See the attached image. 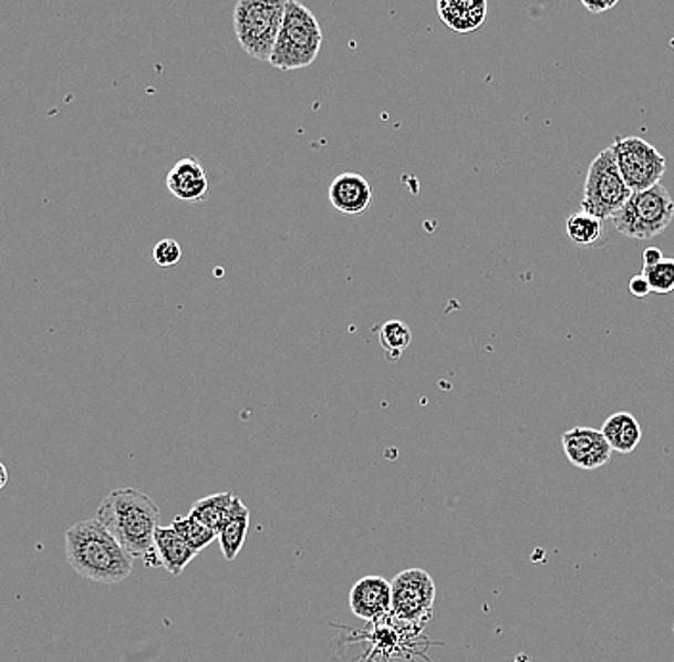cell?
Segmentation results:
<instances>
[{"label": "cell", "mask_w": 674, "mask_h": 662, "mask_svg": "<svg viewBox=\"0 0 674 662\" xmlns=\"http://www.w3.org/2000/svg\"><path fill=\"white\" fill-rule=\"evenodd\" d=\"M159 508L148 494L136 488H115L96 509V519L117 538V542L149 567L159 565L154 535L159 527Z\"/></svg>", "instance_id": "cell-1"}, {"label": "cell", "mask_w": 674, "mask_h": 662, "mask_svg": "<svg viewBox=\"0 0 674 662\" xmlns=\"http://www.w3.org/2000/svg\"><path fill=\"white\" fill-rule=\"evenodd\" d=\"M65 557L73 571L98 585H120L133 575L135 567V557L96 517L68 529Z\"/></svg>", "instance_id": "cell-2"}, {"label": "cell", "mask_w": 674, "mask_h": 662, "mask_svg": "<svg viewBox=\"0 0 674 662\" xmlns=\"http://www.w3.org/2000/svg\"><path fill=\"white\" fill-rule=\"evenodd\" d=\"M322 41L324 37L317 15L299 0H288L284 22L269 64L280 71L305 70L317 62Z\"/></svg>", "instance_id": "cell-3"}, {"label": "cell", "mask_w": 674, "mask_h": 662, "mask_svg": "<svg viewBox=\"0 0 674 662\" xmlns=\"http://www.w3.org/2000/svg\"><path fill=\"white\" fill-rule=\"evenodd\" d=\"M288 0H238L235 8L236 41L248 56L269 62L284 22Z\"/></svg>", "instance_id": "cell-4"}, {"label": "cell", "mask_w": 674, "mask_h": 662, "mask_svg": "<svg viewBox=\"0 0 674 662\" xmlns=\"http://www.w3.org/2000/svg\"><path fill=\"white\" fill-rule=\"evenodd\" d=\"M674 217V199L663 184L642 192H632L631 198L619 209L611 223L618 232L631 240H652L667 230Z\"/></svg>", "instance_id": "cell-5"}, {"label": "cell", "mask_w": 674, "mask_h": 662, "mask_svg": "<svg viewBox=\"0 0 674 662\" xmlns=\"http://www.w3.org/2000/svg\"><path fill=\"white\" fill-rule=\"evenodd\" d=\"M631 194L611 148L600 152L590 163L587 173L582 188V211L590 213L598 219H611L625 205L626 199L631 198Z\"/></svg>", "instance_id": "cell-6"}, {"label": "cell", "mask_w": 674, "mask_h": 662, "mask_svg": "<svg viewBox=\"0 0 674 662\" xmlns=\"http://www.w3.org/2000/svg\"><path fill=\"white\" fill-rule=\"evenodd\" d=\"M435 582L424 569H406L391 582V614L424 630L434 614Z\"/></svg>", "instance_id": "cell-7"}, {"label": "cell", "mask_w": 674, "mask_h": 662, "mask_svg": "<svg viewBox=\"0 0 674 662\" xmlns=\"http://www.w3.org/2000/svg\"><path fill=\"white\" fill-rule=\"evenodd\" d=\"M610 148L631 192L647 190L660 184L667 170L665 155L640 136L618 138Z\"/></svg>", "instance_id": "cell-8"}, {"label": "cell", "mask_w": 674, "mask_h": 662, "mask_svg": "<svg viewBox=\"0 0 674 662\" xmlns=\"http://www.w3.org/2000/svg\"><path fill=\"white\" fill-rule=\"evenodd\" d=\"M561 446L568 456L569 462L579 467V469H598L602 465L608 464L611 459L610 443L603 437L602 430H592V427H573L566 431L561 437Z\"/></svg>", "instance_id": "cell-9"}, {"label": "cell", "mask_w": 674, "mask_h": 662, "mask_svg": "<svg viewBox=\"0 0 674 662\" xmlns=\"http://www.w3.org/2000/svg\"><path fill=\"white\" fill-rule=\"evenodd\" d=\"M351 613L356 619L376 622L391 613V582L382 577H364L351 588Z\"/></svg>", "instance_id": "cell-10"}, {"label": "cell", "mask_w": 674, "mask_h": 662, "mask_svg": "<svg viewBox=\"0 0 674 662\" xmlns=\"http://www.w3.org/2000/svg\"><path fill=\"white\" fill-rule=\"evenodd\" d=\"M165 184L175 198L186 204H199L209 196V178L196 157H185L175 163Z\"/></svg>", "instance_id": "cell-11"}, {"label": "cell", "mask_w": 674, "mask_h": 662, "mask_svg": "<svg viewBox=\"0 0 674 662\" xmlns=\"http://www.w3.org/2000/svg\"><path fill=\"white\" fill-rule=\"evenodd\" d=\"M328 199L335 211L362 215L372 204V186L359 173H341L330 184Z\"/></svg>", "instance_id": "cell-12"}, {"label": "cell", "mask_w": 674, "mask_h": 662, "mask_svg": "<svg viewBox=\"0 0 674 662\" xmlns=\"http://www.w3.org/2000/svg\"><path fill=\"white\" fill-rule=\"evenodd\" d=\"M437 14L455 33H471L487 20V0H437Z\"/></svg>", "instance_id": "cell-13"}, {"label": "cell", "mask_w": 674, "mask_h": 662, "mask_svg": "<svg viewBox=\"0 0 674 662\" xmlns=\"http://www.w3.org/2000/svg\"><path fill=\"white\" fill-rule=\"evenodd\" d=\"M154 550L159 565L173 577H180L190 561H194V557L198 556L173 527H157Z\"/></svg>", "instance_id": "cell-14"}, {"label": "cell", "mask_w": 674, "mask_h": 662, "mask_svg": "<svg viewBox=\"0 0 674 662\" xmlns=\"http://www.w3.org/2000/svg\"><path fill=\"white\" fill-rule=\"evenodd\" d=\"M603 437L610 443L611 451L619 454H631L642 441V427L639 420L629 412H618L603 422Z\"/></svg>", "instance_id": "cell-15"}, {"label": "cell", "mask_w": 674, "mask_h": 662, "mask_svg": "<svg viewBox=\"0 0 674 662\" xmlns=\"http://www.w3.org/2000/svg\"><path fill=\"white\" fill-rule=\"evenodd\" d=\"M249 523H251L249 509L243 506L240 498H236L227 523L219 530L220 551L227 561H235L243 548L248 538Z\"/></svg>", "instance_id": "cell-16"}, {"label": "cell", "mask_w": 674, "mask_h": 662, "mask_svg": "<svg viewBox=\"0 0 674 662\" xmlns=\"http://www.w3.org/2000/svg\"><path fill=\"white\" fill-rule=\"evenodd\" d=\"M236 496L232 493H217L206 496L194 504L190 515L198 519L207 529L215 530L219 535L222 525L227 523L228 515L232 511Z\"/></svg>", "instance_id": "cell-17"}, {"label": "cell", "mask_w": 674, "mask_h": 662, "mask_svg": "<svg viewBox=\"0 0 674 662\" xmlns=\"http://www.w3.org/2000/svg\"><path fill=\"white\" fill-rule=\"evenodd\" d=\"M603 220L587 211L573 213L566 220L569 240L577 246H594L602 238Z\"/></svg>", "instance_id": "cell-18"}, {"label": "cell", "mask_w": 674, "mask_h": 662, "mask_svg": "<svg viewBox=\"0 0 674 662\" xmlns=\"http://www.w3.org/2000/svg\"><path fill=\"white\" fill-rule=\"evenodd\" d=\"M377 338H380V345L384 349L390 362H397L405 354L406 349L411 346L412 331L403 320H390L380 328Z\"/></svg>", "instance_id": "cell-19"}, {"label": "cell", "mask_w": 674, "mask_h": 662, "mask_svg": "<svg viewBox=\"0 0 674 662\" xmlns=\"http://www.w3.org/2000/svg\"><path fill=\"white\" fill-rule=\"evenodd\" d=\"M170 527L175 529L183 540H185L196 554L206 550L209 544H214L219 535L215 530L207 529L206 525H201L198 519H194L193 515H180L175 517Z\"/></svg>", "instance_id": "cell-20"}, {"label": "cell", "mask_w": 674, "mask_h": 662, "mask_svg": "<svg viewBox=\"0 0 674 662\" xmlns=\"http://www.w3.org/2000/svg\"><path fill=\"white\" fill-rule=\"evenodd\" d=\"M642 276L646 278L652 293H660V296H667L674 291V259H667L663 257L657 265L653 267H644Z\"/></svg>", "instance_id": "cell-21"}, {"label": "cell", "mask_w": 674, "mask_h": 662, "mask_svg": "<svg viewBox=\"0 0 674 662\" xmlns=\"http://www.w3.org/2000/svg\"><path fill=\"white\" fill-rule=\"evenodd\" d=\"M180 259H183V249L178 246V241L170 240V238L157 241L156 247H154V261L159 267H175L180 262Z\"/></svg>", "instance_id": "cell-22"}, {"label": "cell", "mask_w": 674, "mask_h": 662, "mask_svg": "<svg viewBox=\"0 0 674 662\" xmlns=\"http://www.w3.org/2000/svg\"><path fill=\"white\" fill-rule=\"evenodd\" d=\"M629 291H631L632 296L636 297V299H644V297L652 293V288H650L646 278L640 275L632 276L631 282H629Z\"/></svg>", "instance_id": "cell-23"}, {"label": "cell", "mask_w": 674, "mask_h": 662, "mask_svg": "<svg viewBox=\"0 0 674 662\" xmlns=\"http://www.w3.org/2000/svg\"><path fill=\"white\" fill-rule=\"evenodd\" d=\"M582 7L587 8L592 14H602L613 7H618L619 0H579Z\"/></svg>", "instance_id": "cell-24"}, {"label": "cell", "mask_w": 674, "mask_h": 662, "mask_svg": "<svg viewBox=\"0 0 674 662\" xmlns=\"http://www.w3.org/2000/svg\"><path fill=\"white\" fill-rule=\"evenodd\" d=\"M661 259H663V251H661L660 247H647L646 251H644V257H642V262H644V267H653Z\"/></svg>", "instance_id": "cell-25"}, {"label": "cell", "mask_w": 674, "mask_h": 662, "mask_svg": "<svg viewBox=\"0 0 674 662\" xmlns=\"http://www.w3.org/2000/svg\"><path fill=\"white\" fill-rule=\"evenodd\" d=\"M7 483H8L7 467H4V464H2V462H0V490H2V488H4V486H7Z\"/></svg>", "instance_id": "cell-26"}]
</instances>
